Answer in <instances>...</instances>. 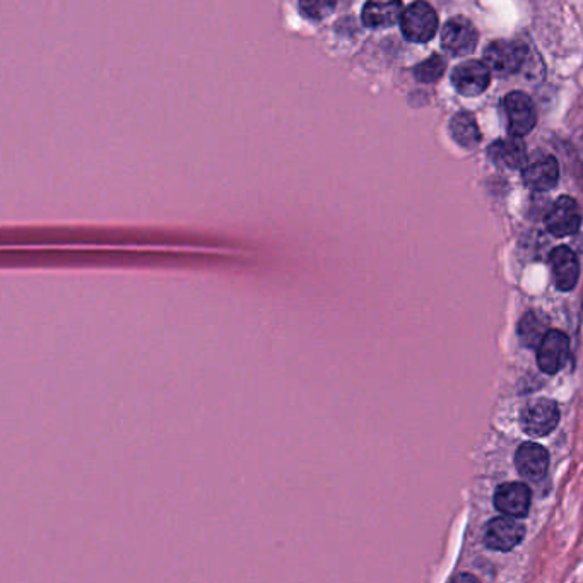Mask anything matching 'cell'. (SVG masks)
Here are the masks:
<instances>
[{"mask_svg": "<svg viewBox=\"0 0 583 583\" xmlns=\"http://www.w3.org/2000/svg\"><path fill=\"white\" fill-rule=\"evenodd\" d=\"M402 35L407 42L411 43H428L436 35L438 30V16L433 7L418 0L411 6L404 9L401 18Z\"/></svg>", "mask_w": 583, "mask_h": 583, "instance_id": "1", "label": "cell"}, {"mask_svg": "<svg viewBox=\"0 0 583 583\" xmlns=\"http://www.w3.org/2000/svg\"><path fill=\"white\" fill-rule=\"evenodd\" d=\"M527 60V48L524 43L500 40L493 42L484 50V62L491 72L498 76H512L524 67Z\"/></svg>", "mask_w": 583, "mask_h": 583, "instance_id": "2", "label": "cell"}, {"mask_svg": "<svg viewBox=\"0 0 583 583\" xmlns=\"http://www.w3.org/2000/svg\"><path fill=\"white\" fill-rule=\"evenodd\" d=\"M560 423V407L551 399H536L529 402L520 414V424L525 433L546 436Z\"/></svg>", "mask_w": 583, "mask_h": 583, "instance_id": "3", "label": "cell"}, {"mask_svg": "<svg viewBox=\"0 0 583 583\" xmlns=\"http://www.w3.org/2000/svg\"><path fill=\"white\" fill-rule=\"evenodd\" d=\"M452 84L459 95L474 98L483 95L491 81V69L481 60H467L452 71Z\"/></svg>", "mask_w": 583, "mask_h": 583, "instance_id": "4", "label": "cell"}, {"mask_svg": "<svg viewBox=\"0 0 583 583\" xmlns=\"http://www.w3.org/2000/svg\"><path fill=\"white\" fill-rule=\"evenodd\" d=\"M507 113L508 130L512 136H525L537 124L536 106L524 91H513L503 101Z\"/></svg>", "mask_w": 583, "mask_h": 583, "instance_id": "5", "label": "cell"}, {"mask_svg": "<svg viewBox=\"0 0 583 583\" xmlns=\"http://www.w3.org/2000/svg\"><path fill=\"white\" fill-rule=\"evenodd\" d=\"M517 517L505 515L491 519L484 527V544L495 551H510L519 546L525 536L524 524Z\"/></svg>", "mask_w": 583, "mask_h": 583, "instance_id": "6", "label": "cell"}, {"mask_svg": "<svg viewBox=\"0 0 583 583\" xmlns=\"http://www.w3.org/2000/svg\"><path fill=\"white\" fill-rule=\"evenodd\" d=\"M570 356V339L563 330L551 329L537 348V363L544 373L554 375L566 365Z\"/></svg>", "mask_w": 583, "mask_h": 583, "instance_id": "7", "label": "cell"}, {"mask_svg": "<svg viewBox=\"0 0 583 583\" xmlns=\"http://www.w3.org/2000/svg\"><path fill=\"white\" fill-rule=\"evenodd\" d=\"M477 38L476 26L464 16H455L443 28L442 47L454 57H466L474 52Z\"/></svg>", "mask_w": 583, "mask_h": 583, "instance_id": "8", "label": "cell"}, {"mask_svg": "<svg viewBox=\"0 0 583 583\" xmlns=\"http://www.w3.org/2000/svg\"><path fill=\"white\" fill-rule=\"evenodd\" d=\"M582 224V211L578 202L572 197H560L554 202L546 216V228L549 233L558 238L575 235Z\"/></svg>", "mask_w": 583, "mask_h": 583, "instance_id": "9", "label": "cell"}, {"mask_svg": "<svg viewBox=\"0 0 583 583\" xmlns=\"http://www.w3.org/2000/svg\"><path fill=\"white\" fill-rule=\"evenodd\" d=\"M522 170H524L522 177H524L525 185L536 192L551 190L556 187V183L560 180L558 161L548 154L530 159Z\"/></svg>", "mask_w": 583, "mask_h": 583, "instance_id": "10", "label": "cell"}, {"mask_svg": "<svg viewBox=\"0 0 583 583\" xmlns=\"http://www.w3.org/2000/svg\"><path fill=\"white\" fill-rule=\"evenodd\" d=\"M532 493L524 483H505L496 489L495 507L503 515L525 517L530 510Z\"/></svg>", "mask_w": 583, "mask_h": 583, "instance_id": "11", "label": "cell"}, {"mask_svg": "<svg viewBox=\"0 0 583 583\" xmlns=\"http://www.w3.org/2000/svg\"><path fill=\"white\" fill-rule=\"evenodd\" d=\"M402 14V0H368L361 12V19L366 28L383 30L401 23Z\"/></svg>", "mask_w": 583, "mask_h": 583, "instance_id": "12", "label": "cell"}, {"mask_svg": "<svg viewBox=\"0 0 583 583\" xmlns=\"http://www.w3.org/2000/svg\"><path fill=\"white\" fill-rule=\"evenodd\" d=\"M549 265H551L556 288L561 289V291H570L577 286L580 264H578L577 255L572 248H554L549 255Z\"/></svg>", "mask_w": 583, "mask_h": 583, "instance_id": "13", "label": "cell"}, {"mask_svg": "<svg viewBox=\"0 0 583 583\" xmlns=\"http://www.w3.org/2000/svg\"><path fill=\"white\" fill-rule=\"evenodd\" d=\"M488 156L493 163L508 170H520L529 161L527 146L520 136L505 137L493 142L488 148Z\"/></svg>", "mask_w": 583, "mask_h": 583, "instance_id": "14", "label": "cell"}, {"mask_svg": "<svg viewBox=\"0 0 583 583\" xmlns=\"http://www.w3.org/2000/svg\"><path fill=\"white\" fill-rule=\"evenodd\" d=\"M515 466L520 476L529 481H539L549 469L548 450L537 443H524L515 454Z\"/></svg>", "mask_w": 583, "mask_h": 583, "instance_id": "15", "label": "cell"}, {"mask_svg": "<svg viewBox=\"0 0 583 583\" xmlns=\"http://www.w3.org/2000/svg\"><path fill=\"white\" fill-rule=\"evenodd\" d=\"M450 134L462 148L472 149L481 142V130L471 113L460 112L450 120Z\"/></svg>", "mask_w": 583, "mask_h": 583, "instance_id": "16", "label": "cell"}, {"mask_svg": "<svg viewBox=\"0 0 583 583\" xmlns=\"http://www.w3.org/2000/svg\"><path fill=\"white\" fill-rule=\"evenodd\" d=\"M548 327L544 318L536 312L525 313L519 324V337L524 346L529 348H539L542 337L546 336Z\"/></svg>", "mask_w": 583, "mask_h": 583, "instance_id": "17", "label": "cell"}, {"mask_svg": "<svg viewBox=\"0 0 583 583\" xmlns=\"http://www.w3.org/2000/svg\"><path fill=\"white\" fill-rule=\"evenodd\" d=\"M445 67L447 64L440 55H431L430 59H426L414 67V77L418 79L419 83L433 84L438 79H442Z\"/></svg>", "mask_w": 583, "mask_h": 583, "instance_id": "18", "label": "cell"}, {"mask_svg": "<svg viewBox=\"0 0 583 583\" xmlns=\"http://www.w3.org/2000/svg\"><path fill=\"white\" fill-rule=\"evenodd\" d=\"M337 0H300L303 16L312 21H324L336 9Z\"/></svg>", "mask_w": 583, "mask_h": 583, "instance_id": "19", "label": "cell"}, {"mask_svg": "<svg viewBox=\"0 0 583 583\" xmlns=\"http://www.w3.org/2000/svg\"><path fill=\"white\" fill-rule=\"evenodd\" d=\"M454 580L460 582V580H469V582H477L476 577H472V575H459V577H455Z\"/></svg>", "mask_w": 583, "mask_h": 583, "instance_id": "20", "label": "cell"}]
</instances>
